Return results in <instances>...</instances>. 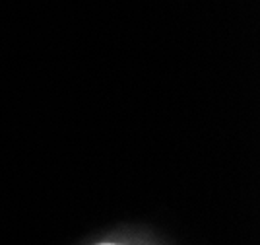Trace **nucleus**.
I'll list each match as a JSON object with an SVG mask.
<instances>
[{
  "label": "nucleus",
  "instance_id": "nucleus-1",
  "mask_svg": "<svg viewBox=\"0 0 260 245\" xmlns=\"http://www.w3.org/2000/svg\"><path fill=\"white\" fill-rule=\"evenodd\" d=\"M101 245H113V243H101Z\"/></svg>",
  "mask_w": 260,
  "mask_h": 245
}]
</instances>
